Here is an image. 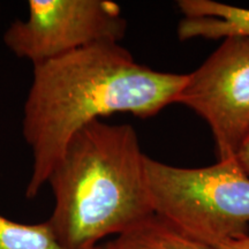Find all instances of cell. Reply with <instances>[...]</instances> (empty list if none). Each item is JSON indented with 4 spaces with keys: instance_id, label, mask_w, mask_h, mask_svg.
Returning a JSON list of instances; mask_svg holds the SVG:
<instances>
[{
    "instance_id": "obj_1",
    "label": "cell",
    "mask_w": 249,
    "mask_h": 249,
    "mask_svg": "<svg viewBox=\"0 0 249 249\" xmlns=\"http://www.w3.org/2000/svg\"><path fill=\"white\" fill-rule=\"evenodd\" d=\"M22 133L33 154L34 198L77 130L116 112L150 118L177 98L186 75L143 66L119 43L103 42L33 65Z\"/></svg>"
},
{
    "instance_id": "obj_2",
    "label": "cell",
    "mask_w": 249,
    "mask_h": 249,
    "mask_svg": "<svg viewBox=\"0 0 249 249\" xmlns=\"http://www.w3.org/2000/svg\"><path fill=\"white\" fill-rule=\"evenodd\" d=\"M145 157L128 124L93 120L77 130L50 174L48 224L66 249H96L154 214Z\"/></svg>"
},
{
    "instance_id": "obj_3",
    "label": "cell",
    "mask_w": 249,
    "mask_h": 249,
    "mask_svg": "<svg viewBox=\"0 0 249 249\" xmlns=\"http://www.w3.org/2000/svg\"><path fill=\"white\" fill-rule=\"evenodd\" d=\"M154 213L196 240L218 248L249 233V176L235 160L200 169L145 157Z\"/></svg>"
},
{
    "instance_id": "obj_4",
    "label": "cell",
    "mask_w": 249,
    "mask_h": 249,
    "mask_svg": "<svg viewBox=\"0 0 249 249\" xmlns=\"http://www.w3.org/2000/svg\"><path fill=\"white\" fill-rule=\"evenodd\" d=\"M27 20L14 21L4 43L33 65L103 42L119 43L127 29L110 0H30Z\"/></svg>"
},
{
    "instance_id": "obj_5",
    "label": "cell",
    "mask_w": 249,
    "mask_h": 249,
    "mask_svg": "<svg viewBox=\"0 0 249 249\" xmlns=\"http://www.w3.org/2000/svg\"><path fill=\"white\" fill-rule=\"evenodd\" d=\"M177 103L207 121L219 161L235 160L249 138V39H224L187 74Z\"/></svg>"
},
{
    "instance_id": "obj_6",
    "label": "cell",
    "mask_w": 249,
    "mask_h": 249,
    "mask_svg": "<svg viewBox=\"0 0 249 249\" xmlns=\"http://www.w3.org/2000/svg\"><path fill=\"white\" fill-rule=\"evenodd\" d=\"M177 5L182 14L178 26L180 40L249 39V9L213 0H179Z\"/></svg>"
},
{
    "instance_id": "obj_7",
    "label": "cell",
    "mask_w": 249,
    "mask_h": 249,
    "mask_svg": "<svg viewBox=\"0 0 249 249\" xmlns=\"http://www.w3.org/2000/svg\"><path fill=\"white\" fill-rule=\"evenodd\" d=\"M98 249H218L196 240L169 220L151 214Z\"/></svg>"
},
{
    "instance_id": "obj_8",
    "label": "cell",
    "mask_w": 249,
    "mask_h": 249,
    "mask_svg": "<svg viewBox=\"0 0 249 249\" xmlns=\"http://www.w3.org/2000/svg\"><path fill=\"white\" fill-rule=\"evenodd\" d=\"M0 249H66L48 224H21L0 214ZM98 249V248H96Z\"/></svg>"
},
{
    "instance_id": "obj_9",
    "label": "cell",
    "mask_w": 249,
    "mask_h": 249,
    "mask_svg": "<svg viewBox=\"0 0 249 249\" xmlns=\"http://www.w3.org/2000/svg\"><path fill=\"white\" fill-rule=\"evenodd\" d=\"M236 161L240 167L249 176V138L244 144V147L236 156Z\"/></svg>"
},
{
    "instance_id": "obj_10",
    "label": "cell",
    "mask_w": 249,
    "mask_h": 249,
    "mask_svg": "<svg viewBox=\"0 0 249 249\" xmlns=\"http://www.w3.org/2000/svg\"><path fill=\"white\" fill-rule=\"evenodd\" d=\"M218 249H249V233L241 238L226 242L219 246Z\"/></svg>"
}]
</instances>
